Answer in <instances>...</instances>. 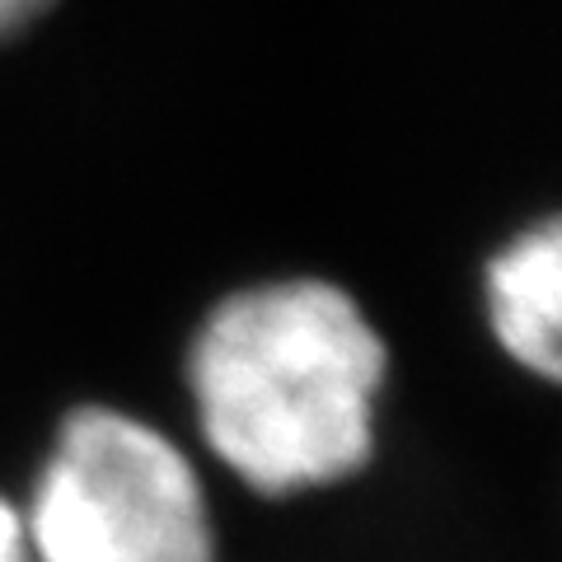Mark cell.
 <instances>
[{
  "instance_id": "cell-2",
  "label": "cell",
  "mask_w": 562,
  "mask_h": 562,
  "mask_svg": "<svg viewBox=\"0 0 562 562\" xmlns=\"http://www.w3.org/2000/svg\"><path fill=\"white\" fill-rule=\"evenodd\" d=\"M33 562H216L192 450L117 403H76L20 502Z\"/></svg>"
},
{
  "instance_id": "cell-4",
  "label": "cell",
  "mask_w": 562,
  "mask_h": 562,
  "mask_svg": "<svg viewBox=\"0 0 562 562\" xmlns=\"http://www.w3.org/2000/svg\"><path fill=\"white\" fill-rule=\"evenodd\" d=\"M61 0H0V43H14L33 33Z\"/></svg>"
},
{
  "instance_id": "cell-3",
  "label": "cell",
  "mask_w": 562,
  "mask_h": 562,
  "mask_svg": "<svg viewBox=\"0 0 562 562\" xmlns=\"http://www.w3.org/2000/svg\"><path fill=\"white\" fill-rule=\"evenodd\" d=\"M479 310L492 347L539 384L562 375V221H520L479 268Z\"/></svg>"
},
{
  "instance_id": "cell-1",
  "label": "cell",
  "mask_w": 562,
  "mask_h": 562,
  "mask_svg": "<svg viewBox=\"0 0 562 562\" xmlns=\"http://www.w3.org/2000/svg\"><path fill=\"white\" fill-rule=\"evenodd\" d=\"M394 351L366 301L324 272L221 291L183 342L202 450L258 497L338 487L375 460Z\"/></svg>"
},
{
  "instance_id": "cell-5",
  "label": "cell",
  "mask_w": 562,
  "mask_h": 562,
  "mask_svg": "<svg viewBox=\"0 0 562 562\" xmlns=\"http://www.w3.org/2000/svg\"><path fill=\"white\" fill-rule=\"evenodd\" d=\"M0 562H33L24 539V516L14 497H0Z\"/></svg>"
}]
</instances>
